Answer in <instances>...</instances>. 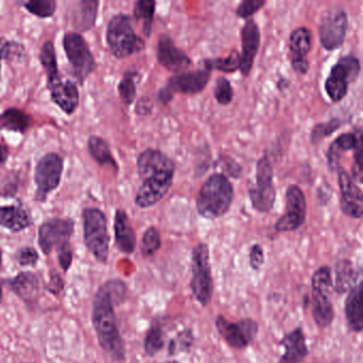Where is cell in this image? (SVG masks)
I'll return each mask as SVG.
<instances>
[{
  "label": "cell",
  "instance_id": "51",
  "mask_svg": "<svg viewBox=\"0 0 363 363\" xmlns=\"http://www.w3.org/2000/svg\"><path fill=\"white\" fill-rule=\"evenodd\" d=\"M9 157V149L4 144H0V163H4Z\"/></svg>",
  "mask_w": 363,
  "mask_h": 363
},
{
  "label": "cell",
  "instance_id": "35",
  "mask_svg": "<svg viewBox=\"0 0 363 363\" xmlns=\"http://www.w3.org/2000/svg\"><path fill=\"white\" fill-rule=\"evenodd\" d=\"M80 5H81V8H80V13L81 14L76 18V25H77L76 27L79 28L80 30H88L94 25L95 20H96L98 3L83 1Z\"/></svg>",
  "mask_w": 363,
  "mask_h": 363
},
{
  "label": "cell",
  "instance_id": "5",
  "mask_svg": "<svg viewBox=\"0 0 363 363\" xmlns=\"http://www.w3.org/2000/svg\"><path fill=\"white\" fill-rule=\"evenodd\" d=\"M84 243L88 250L100 263L109 257L110 236L107 219L98 209H86L83 213Z\"/></svg>",
  "mask_w": 363,
  "mask_h": 363
},
{
  "label": "cell",
  "instance_id": "41",
  "mask_svg": "<svg viewBox=\"0 0 363 363\" xmlns=\"http://www.w3.org/2000/svg\"><path fill=\"white\" fill-rule=\"evenodd\" d=\"M340 126H341V122L338 118H333V120H329L327 123L318 124L312 130L311 142L316 144V143L322 141L323 139L330 136L335 130L339 129Z\"/></svg>",
  "mask_w": 363,
  "mask_h": 363
},
{
  "label": "cell",
  "instance_id": "22",
  "mask_svg": "<svg viewBox=\"0 0 363 363\" xmlns=\"http://www.w3.org/2000/svg\"><path fill=\"white\" fill-rule=\"evenodd\" d=\"M360 139H362V134H361V130H358L357 132L341 134L339 138L333 141V144L327 151V162H328L329 168L333 172H337L339 170L340 160L343 154L345 151H354Z\"/></svg>",
  "mask_w": 363,
  "mask_h": 363
},
{
  "label": "cell",
  "instance_id": "52",
  "mask_svg": "<svg viewBox=\"0 0 363 363\" xmlns=\"http://www.w3.org/2000/svg\"><path fill=\"white\" fill-rule=\"evenodd\" d=\"M1 263H3V250L0 248V269H1Z\"/></svg>",
  "mask_w": 363,
  "mask_h": 363
},
{
  "label": "cell",
  "instance_id": "48",
  "mask_svg": "<svg viewBox=\"0 0 363 363\" xmlns=\"http://www.w3.org/2000/svg\"><path fill=\"white\" fill-rule=\"evenodd\" d=\"M63 288H64V282H63L62 278H61L58 274H54V275L50 277V284L46 287L47 291H50V292L52 293L54 295L60 294Z\"/></svg>",
  "mask_w": 363,
  "mask_h": 363
},
{
  "label": "cell",
  "instance_id": "7",
  "mask_svg": "<svg viewBox=\"0 0 363 363\" xmlns=\"http://www.w3.org/2000/svg\"><path fill=\"white\" fill-rule=\"evenodd\" d=\"M250 202L259 212L267 213L273 209L276 200L274 172L267 156L259 159L256 168V183L250 188Z\"/></svg>",
  "mask_w": 363,
  "mask_h": 363
},
{
  "label": "cell",
  "instance_id": "10",
  "mask_svg": "<svg viewBox=\"0 0 363 363\" xmlns=\"http://www.w3.org/2000/svg\"><path fill=\"white\" fill-rule=\"evenodd\" d=\"M210 75L211 71L204 69L176 74L168 80L166 88L160 91L159 98L163 103H168L175 93L197 94L206 88L210 80Z\"/></svg>",
  "mask_w": 363,
  "mask_h": 363
},
{
  "label": "cell",
  "instance_id": "14",
  "mask_svg": "<svg viewBox=\"0 0 363 363\" xmlns=\"http://www.w3.org/2000/svg\"><path fill=\"white\" fill-rule=\"evenodd\" d=\"M74 223L71 219H54L40 226L39 246L42 252L50 255L52 248L58 250L65 244L71 243Z\"/></svg>",
  "mask_w": 363,
  "mask_h": 363
},
{
  "label": "cell",
  "instance_id": "49",
  "mask_svg": "<svg viewBox=\"0 0 363 363\" xmlns=\"http://www.w3.org/2000/svg\"><path fill=\"white\" fill-rule=\"evenodd\" d=\"M224 168L229 173L230 176L234 177V178H238L242 174V170H241L240 166L234 160L230 158H225V161L223 162Z\"/></svg>",
  "mask_w": 363,
  "mask_h": 363
},
{
  "label": "cell",
  "instance_id": "37",
  "mask_svg": "<svg viewBox=\"0 0 363 363\" xmlns=\"http://www.w3.org/2000/svg\"><path fill=\"white\" fill-rule=\"evenodd\" d=\"M325 90L331 100L339 103L347 94L348 83L340 78L329 75L325 81Z\"/></svg>",
  "mask_w": 363,
  "mask_h": 363
},
{
  "label": "cell",
  "instance_id": "47",
  "mask_svg": "<svg viewBox=\"0 0 363 363\" xmlns=\"http://www.w3.org/2000/svg\"><path fill=\"white\" fill-rule=\"evenodd\" d=\"M265 252L263 248L259 244H255L252 246L250 252V265L253 270L259 271L265 265Z\"/></svg>",
  "mask_w": 363,
  "mask_h": 363
},
{
  "label": "cell",
  "instance_id": "16",
  "mask_svg": "<svg viewBox=\"0 0 363 363\" xmlns=\"http://www.w3.org/2000/svg\"><path fill=\"white\" fill-rule=\"evenodd\" d=\"M157 59L164 69L176 74L187 71L192 65L190 57L176 47L173 40L166 35H162L158 41Z\"/></svg>",
  "mask_w": 363,
  "mask_h": 363
},
{
  "label": "cell",
  "instance_id": "43",
  "mask_svg": "<svg viewBox=\"0 0 363 363\" xmlns=\"http://www.w3.org/2000/svg\"><path fill=\"white\" fill-rule=\"evenodd\" d=\"M265 4H267L265 0H244L236 8V16L240 18L248 20L257 13L261 8L265 7Z\"/></svg>",
  "mask_w": 363,
  "mask_h": 363
},
{
  "label": "cell",
  "instance_id": "15",
  "mask_svg": "<svg viewBox=\"0 0 363 363\" xmlns=\"http://www.w3.org/2000/svg\"><path fill=\"white\" fill-rule=\"evenodd\" d=\"M337 172L338 183L341 191L340 207L342 212L352 219H361L363 214L362 191L344 168H340Z\"/></svg>",
  "mask_w": 363,
  "mask_h": 363
},
{
  "label": "cell",
  "instance_id": "28",
  "mask_svg": "<svg viewBox=\"0 0 363 363\" xmlns=\"http://www.w3.org/2000/svg\"><path fill=\"white\" fill-rule=\"evenodd\" d=\"M359 73H360V62H359L358 58L352 54H348V56L342 57L333 65L329 75L340 78L346 83L350 84L358 78Z\"/></svg>",
  "mask_w": 363,
  "mask_h": 363
},
{
  "label": "cell",
  "instance_id": "31",
  "mask_svg": "<svg viewBox=\"0 0 363 363\" xmlns=\"http://www.w3.org/2000/svg\"><path fill=\"white\" fill-rule=\"evenodd\" d=\"M88 151H90L92 157L98 162L99 164H110L114 168H117L115 161L111 155L109 145L103 139L99 137H91L88 140Z\"/></svg>",
  "mask_w": 363,
  "mask_h": 363
},
{
  "label": "cell",
  "instance_id": "8",
  "mask_svg": "<svg viewBox=\"0 0 363 363\" xmlns=\"http://www.w3.org/2000/svg\"><path fill=\"white\" fill-rule=\"evenodd\" d=\"M348 18L342 8L327 10L318 24V35L323 47L326 50H337L343 45L347 33Z\"/></svg>",
  "mask_w": 363,
  "mask_h": 363
},
{
  "label": "cell",
  "instance_id": "30",
  "mask_svg": "<svg viewBox=\"0 0 363 363\" xmlns=\"http://www.w3.org/2000/svg\"><path fill=\"white\" fill-rule=\"evenodd\" d=\"M202 69L209 71L217 69L224 73H234L240 69V54L234 50L226 58L207 59L202 62Z\"/></svg>",
  "mask_w": 363,
  "mask_h": 363
},
{
  "label": "cell",
  "instance_id": "19",
  "mask_svg": "<svg viewBox=\"0 0 363 363\" xmlns=\"http://www.w3.org/2000/svg\"><path fill=\"white\" fill-rule=\"evenodd\" d=\"M52 98L65 113L71 114L75 111L79 103V92L77 86L71 80L62 81L60 78L50 81Z\"/></svg>",
  "mask_w": 363,
  "mask_h": 363
},
{
  "label": "cell",
  "instance_id": "20",
  "mask_svg": "<svg viewBox=\"0 0 363 363\" xmlns=\"http://www.w3.org/2000/svg\"><path fill=\"white\" fill-rule=\"evenodd\" d=\"M280 343L284 346V352L277 363H301L309 354L301 328L294 329L284 335Z\"/></svg>",
  "mask_w": 363,
  "mask_h": 363
},
{
  "label": "cell",
  "instance_id": "34",
  "mask_svg": "<svg viewBox=\"0 0 363 363\" xmlns=\"http://www.w3.org/2000/svg\"><path fill=\"white\" fill-rule=\"evenodd\" d=\"M164 344H166V339H164L163 329L159 325L154 324L145 338V352L149 356H155L164 347Z\"/></svg>",
  "mask_w": 363,
  "mask_h": 363
},
{
  "label": "cell",
  "instance_id": "29",
  "mask_svg": "<svg viewBox=\"0 0 363 363\" xmlns=\"http://www.w3.org/2000/svg\"><path fill=\"white\" fill-rule=\"evenodd\" d=\"M30 116L18 109H9L0 115V128L9 132H26L30 126Z\"/></svg>",
  "mask_w": 363,
  "mask_h": 363
},
{
  "label": "cell",
  "instance_id": "45",
  "mask_svg": "<svg viewBox=\"0 0 363 363\" xmlns=\"http://www.w3.org/2000/svg\"><path fill=\"white\" fill-rule=\"evenodd\" d=\"M193 343V337H192L191 331H183L179 333L177 339L172 341L170 346L171 355H175L178 352L189 350L190 346Z\"/></svg>",
  "mask_w": 363,
  "mask_h": 363
},
{
  "label": "cell",
  "instance_id": "38",
  "mask_svg": "<svg viewBox=\"0 0 363 363\" xmlns=\"http://www.w3.org/2000/svg\"><path fill=\"white\" fill-rule=\"evenodd\" d=\"M312 291L326 293L333 287L331 271L328 267H322L313 274L311 280Z\"/></svg>",
  "mask_w": 363,
  "mask_h": 363
},
{
  "label": "cell",
  "instance_id": "11",
  "mask_svg": "<svg viewBox=\"0 0 363 363\" xmlns=\"http://www.w3.org/2000/svg\"><path fill=\"white\" fill-rule=\"evenodd\" d=\"M307 213L306 196L299 185H292L286 192V210L276 221L275 229L280 232L294 231L305 223Z\"/></svg>",
  "mask_w": 363,
  "mask_h": 363
},
{
  "label": "cell",
  "instance_id": "24",
  "mask_svg": "<svg viewBox=\"0 0 363 363\" xmlns=\"http://www.w3.org/2000/svg\"><path fill=\"white\" fill-rule=\"evenodd\" d=\"M11 290L26 303L37 301L40 294L39 278L31 272L18 274L9 284Z\"/></svg>",
  "mask_w": 363,
  "mask_h": 363
},
{
  "label": "cell",
  "instance_id": "21",
  "mask_svg": "<svg viewBox=\"0 0 363 363\" xmlns=\"http://www.w3.org/2000/svg\"><path fill=\"white\" fill-rule=\"evenodd\" d=\"M114 231H115L116 244L120 252L132 254L136 250L137 236L125 211H116Z\"/></svg>",
  "mask_w": 363,
  "mask_h": 363
},
{
  "label": "cell",
  "instance_id": "42",
  "mask_svg": "<svg viewBox=\"0 0 363 363\" xmlns=\"http://www.w3.org/2000/svg\"><path fill=\"white\" fill-rule=\"evenodd\" d=\"M120 98L126 105H132L137 95L136 82L132 76H125L118 84Z\"/></svg>",
  "mask_w": 363,
  "mask_h": 363
},
{
  "label": "cell",
  "instance_id": "26",
  "mask_svg": "<svg viewBox=\"0 0 363 363\" xmlns=\"http://www.w3.org/2000/svg\"><path fill=\"white\" fill-rule=\"evenodd\" d=\"M312 316L320 328H326L333 322L335 312L326 293L312 291Z\"/></svg>",
  "mask_w": 363,
  "mask_h": 363
},
{
  "label": "cell",
  "instance_id": "27",
  "mask_svg": "<svg viewBox=\"0 0 363 363\" xmlns=\"http://www.w3.org/2000/svg\"><path fill=\"white\" fill-rule=\"evenodd\" d=\"M359 275L350 260H341L335 269V290L339 294L350 292L357 284Z\"/></svg>",
  "mask_w": 363,
  "mask_h": 363
},
{
  "label": "cell",
  "instance_id": "1",
  "mask_svg": "<svg viewBox=\"0 0 363 363\" xmlns=\"http://www.w3.org/2000/svg\"><path fill=\"white\" fill-rule=\"evenodd\" d=\"M126 296V284L113 280L103 284L93 299L92 320L99 344L115 361H124L126 347L118 330L114 306L123 303Z\"/></svg>",
  "mask_w": 363,
  "mask_h": 363
},
{
  "label": "cell",
  "instance_id": "46",
  "mask_svg": "<svg viewBox=\"0 0 363 363\" xmlns=\"http://www.w3.org/2000/svg\"><path fill=\"white\" fill-rule=\"evenodd\" d=\"M57 252H58V260L61 269L64 272L69 271L71 263H73V248H71V243L61 246L57 250Z\"/></svg>",
  "mask_w": 363,
  "mask_h": 363
},
{
  "label": "cell",
  "instance_id": "39",
  "mask_svg": "<svg viewBox=\"0 0 363 363\" xmlns=\"http://www.w3.org/2000/svg\"><path fill=\"white\" fill-rule=\"evenodd\" d=\"M25 7L30 13L39 18H50L56 11V3L52 0H31L25 4Z\"/></svg>",
  "mask_w": 363,
  "mask_h": 363
},
{
  "label": "cell",
  "instance_id": "13",
  "mask_svg": "<svg viewBox=\"0 0 363 363\" xmlns=\"http://www.w3.org/2000/svg\"><path fill=\"white\" fill-rule=\"evenodd\" d=\"M64 50L76 76L80 80H83L94 71V57L81 35L75 33H67Z\"/></svg>",
  "mask_w": 363,
  "mask_h": 363
},
{
  "label": "cell",
  "instance_id": "3",
  "mask_svg": "<svg viewBox=\"0 0 363 363\" xmlns=\"http://www.w3.org/2000/svg\"><path fill=\"white\" fill-rule=\"evenodd\" d=\"M107 42L114 57L127 58L145 47L144 41L137 35L130 16H114L107 29Z\"/></svg>",
  "mask_w": 363,
  "mask_h": 363
},
{
  "label": "cell",
  "instance_id": "33",
  "mask_svg": "<svg viewBox=\"0 0 363 363\" xmlns=\"http://www.w3.org/2000/svg\"><path fill=\"white\" fill-rule=\"evenodd\" d=\"M40 59H41L42 65L45 69L46 73H47L48 81H52V80L59 78L56 52H54V47L52 42L44 44L41 50Z\"/></svg>",
  "mask_w": 363,
  "mask_h": 363
},
{
  "label": "cell",
  "instance_id": "9",
  "mask_svg": "<svg viewBox=\"0 0 363 363\" xmlns=\"http://www.w3.org/2000/svg\"><path fill=\"white\" fill-rule=\"evenodd\" d=\"M217 333L236 350H243L258 335L259 326L256 321L244 318L234 323L219 316L215 321Z\"/></svg>",
  "mask_w": 363,
  "mask_h": 363
},
{
  "label": "cell",
  "instance_id": "32",
  "mask_svg": "<svg viewBox=\"0 0 363 363\" xmlns=\"http://www.w3.org/2000/svg\"><path fill=\"white\" fill-rule=\"evenodd\" d=\"M156 3L153 0H140L134 7V18L143 22V33L146 37L151 33Z\"/></svg>",
  "mask_w": 363,
  "mask_h": 363
},
{
  "label": "cell",
  "instance_id": "18",
  "mask_svg": "<svg viewBox=\"0 0 363 363\" xmlns=\"http://www.w3.org/2000/svg\"><path fill=\"white\" fill-rule=\"evenodd\" d=\"M312 35L309 29L299 27L290 35V57L293 69L299 75H305L309 69L308 54L311 50Z\"/></svg>",
  "mask_w": 363,
  "mask_h": 363
},
{
  "label": "cell",
  "instance_id": "53",
  "mask_svg": "<svg viewBox=\"0 0 363 363\" xmlns=\"http://www.w3.org/2000/svg\"><path fill=\"white\" fill-rule=\"evenodd\" d=\"M1 301H3V288L0 286V304H1Z\"/></svg>",
  "mask_w": 363,
  "mask_h": 363
},
{
  "label": "cell",
  "instance_id": "4",
  "mask_svg": "<svg viewBox=\"0 0 363 363\" xmlns=\"http://www.w3.org/2000/svg\"><path fill=\"white\" fill-rule=\"evenodd\" d=\"M192 293L200 305L208 306L212 299L213 284L212 272L209 263V248L206 243H200L192 252Z\"/></svg>",
  "mask_w": 363,
  "mask_h": 363
},
{
  "label": "cell",
  "instance_id": "23",
  "mask_svg": "<svg viewBox=\"0 0 363 363\" xmlns=\"http://www.w3.org/2000/svg\"><path fill=\"white\" fill-rule=\"evenodd\" d=\"M361 295H362V284L359 282L348 293L347 299L345 301V307H344L348 327L355 333H361L363 328Z\"/></svg>",
  "mask_w": 363,
  "mask_h": 363
},
{
  "label": "cell",
  "instance_id": "25",
  "mask_svg": "<svg viewBox=\"0 0 363 363\" xmlns=\"http://www.w3.org/2000/svg\"><path fill=\"white\" fill-rule=\"evenodd\" d=\"M0 225L13 232L22 231L31 225V219L21 204L0 207Z\"/></svg>",
  "mask_w": 363,
  "mask_h": 363
},
{
  "label": "cell",
  "instance_id": "17",
  "mask_svg": "<svg viewBox=\"0 0 363 363\" xmlns=\"http://www.w3.org/2000/svg\"><path fill=\"white\" fill-rule=\"evenodd\" d=\"M260 30L254 20L246 21L241 30L242 54H240V71L243 76H248L252 71L255 58L260 48Z\"/></svg>",
  "mask_w": 363,
  "mask_h": 363
},
{
  "label": "cell",
  "instance_id": "2",
  "mask_svg": "<svg viewBox=\"0 0 363 363\" xmlns=\"http://www.w3.org/2000/svg\"><path fill=\"white\" fill-rule=\"evenodd\" d=\"M234 196V187L228 177L214 173L200 188L196 200L198 214L207 219L223 217L229 211Z\"/></svg>",
  "mask_w": 363,
  "mask_h": 363
},
{
  "label": "cell",
  "instance_id": "44",
  "mask_svg": "<svg viewBox=\"0 0 363 363\" xmlns=\"http://www.w3.org/2000/svg\"><path fill=\"white\" fill-rule=\"evenodd\" d=\"M16 258L23 267H35L39 260V254L33 248H23L16 252Z\"/></svg>",
  "mask_w": 363,
  "mask_h": 363
},
{
  "label": "cell",
  "instance_id": "54",
  "mask_svg": "<svg viewBox=\"0 0 363 363\" xmlns=\"http://www.w3.org/2000/svg\"><path fill=\"white\" fill-rule=\"evenodd\" d=\"M162 363H179L178 361H166V362H162Z\"/></svg>",
  "mask_w": 363,
  "mask_h": 363
},
{
  "label": "cell",
  "instance_id": "50",
  "mask_svg": "<svg viewBox=\"0 0 363 363\" xmlns=\"http://www.w3.org/2000/svg\"><path fill=\"white\" fill-rule=\"evenodd\" d=\"M12 44L6 40L0 39V67H1V60L4 58H7L11 52Z\"/></svg>",
  "mask_w": 363,
  "mask_h": 363
},
{
  "label": "cell",
  "instance_id": "6",
  "mask_svg": "<svg viewBox=\"0 0 363 363\" xmlns=\"http://www.w3.org/2000/svg\"><path fill=\"white\" fill-rule=\"evenodd\" d=\"M176 166L158 168L142 175V185L136 196V204L140 208H149L163 200L174 180Z\"/></svg>",
  "mask_w": 363,
  "mask_h": 363
},
{
  "label": "cell",
  "instance_id": "12",
  "mask_svg": "<svg viewBox=\"0 0 363 363\" xmlns=\"http://www.w3.org/2000/svg\"><path fill=\"white\" fill-rule=\"evenodd\" d=\"M63 171V160L57 154H48L42 158L35 168L37 200L43 202L48 194L58 188Z\"/></svg>",
  "mask_w": 363,
  "mask_h": 363
},
{
  "label": "cell",
  "instance_id": "40",
  "mask_svg": "<svg viewBox=\"0 0 363 363\" xmlns=\"http://www.w3.org/2000/svg\"><path fill=\"white\" fill-rule=\"evenodd\" d=\"M214 97L221 105H228L234 98V90L229 80L225 77H219L215 82Z\"/></svg>",
  "mask_w": 363,
  "mask_h": 363
},
{
  "label": "cell",
  "instance_id": "36",
  "mask_svg": "<svg viewBox=\"0 0 363 363\" xmlns=\"http://www.w3.org/2000/svg\"><path fill=\"white\" fill-rule=\"evenodd\" d=\"M161 248V236L156 227H149L144 232L141 244V253L143 256L149 257L155 254Z\"/></svg>",
  "mask_w": 363,
  "mask_h": 363
}]
</instances>
